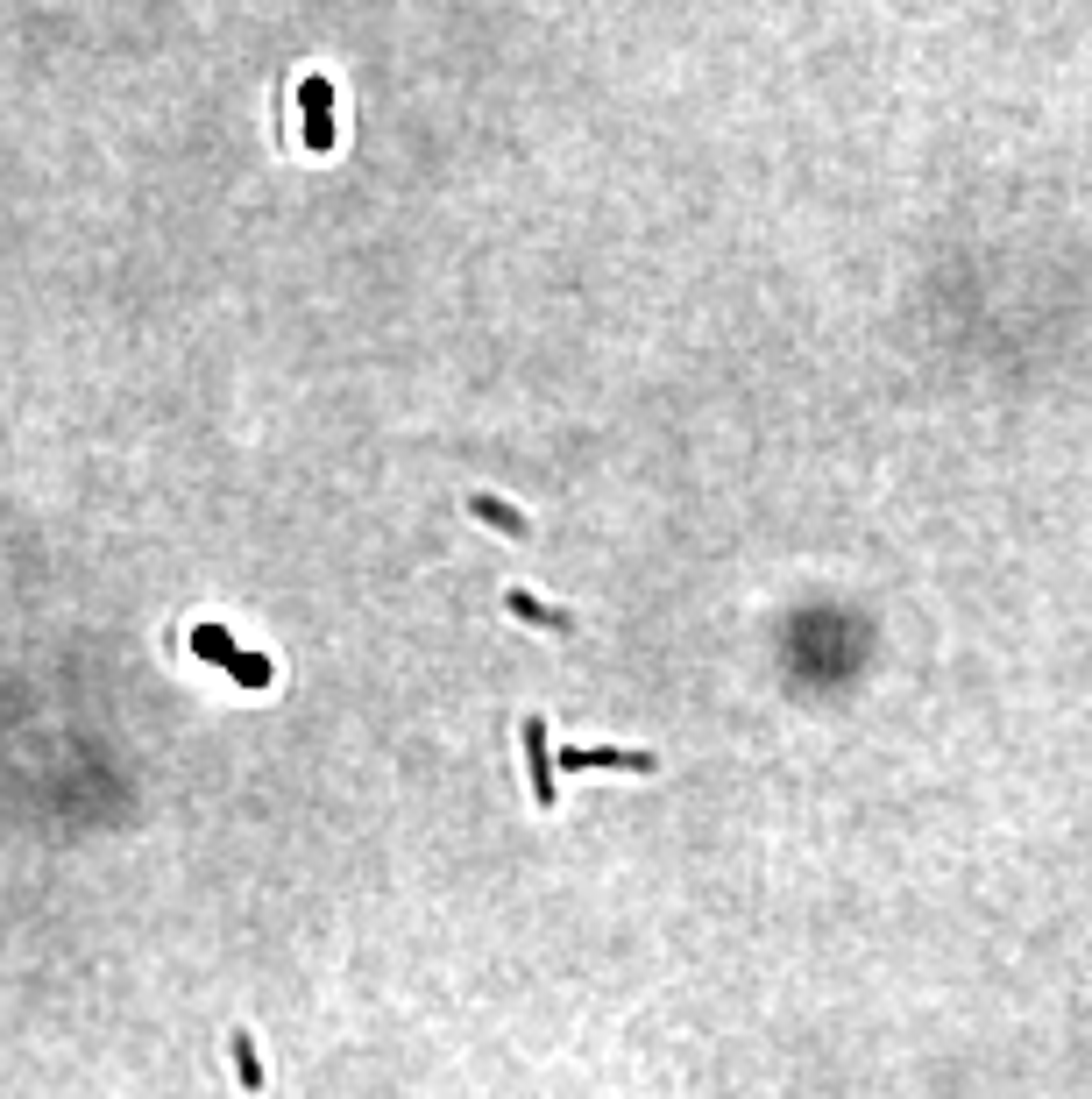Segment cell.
I'll return each mask as SVG.
<instances>
[{"label": "cell", "mask_w": 1092, "mask_h": 1099, "mask_svg": "<svg viewBox=\"0 0 1092 1099\" xmlns=\"http://www.w3.org/2000/svg\"><path fill=\"white\" fill-rule=\"evenodd\" d=\"M199 653H206V660H234V646L213 632V624H199Z\"/></svg>", "instance_id": "5"}, {"label": "cell", "mask_w": 1092, "mask_h": 1099, "mask_svg": "<svg viewBox=\"0 0 1092 1099\" xmlns=\"http://www.w3.org/2000/svg\"><path fill=\"white\" fill-rule=\"evenodd\" d=\"M227 667H234V681H249V688H263V681H270V660H256V653H234Z\"/></svg>", "instance_id": "3"}, {"label": "cell", "mask_w": 1092, "mask_h": 1099, "mask_svg": "<svg viewBox=\"0 0 1092 1099\" xmlns=\"http://www.w3.org/2000/svg\"><path fill=\"white\" fill-rule=\"evenodd\" d=\"M568 766H639L646 773L653 759L646 752H582V745H568Z\"/></svg>", "instance_id": "2"}, {"label": "cell", "mask_w": 1092, "mask_h": 1099, "mask_svg": "<svg viewBox=\"0 0 1092 1099\" xmlns=\"http://www.w3.org/2000/svg\"><path fill=\"white\" fill-rule=\"evenodd\" d=\"M234 1064H242V1085H263V1064H256V1043L234 1036Z\"/></svg>", "instance_id": "4"}, {"label": "cell", "mask_w": 1092, "mask_h": 1099, "mask_svg": "<svg viewBox=\"0 0 1092 1099\" xmlns=\"http://www.w3.org/2000/svg\"><path fill=\"white\" fill-rule=\"evenodd\" d=\"M525 745H532V788H539V802H554V773H546V724H539V717L525 724Z\"/></svg>", "instance_id": "1"}]
</instances>
